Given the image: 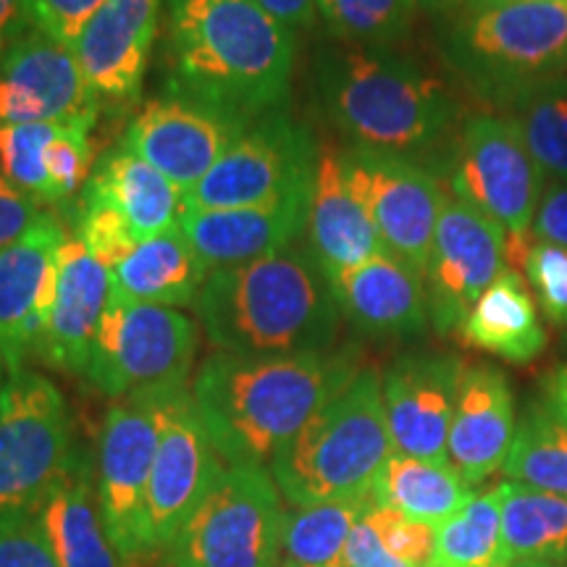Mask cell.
<instances>
[{
    "instance_id": "obj_1",
    "label": "cell",
    "mask_w": 567,
    "mask_h": 567,
    "mask_svg": "<svg viewBox=\"0 0 567 567\" xmlns=\"http://www.w3.org/2000/svg\"><path fill=\"white\" fill-rule=\"evenodd\" d=\"M163 19L166 92L247 122L287 109L300 42L258 0H163Z\"/></svg>"
},
{
    "instance_id": "obj_2",
    "label": "cell",
    "mask_w": 567,
    "mask_h": 567,
    "mask_svg": "<svg viewBox=\"0 0 567 567\" xmlns=\"http://www.w3.org/2000/svg\"><path fill=\"white\" fill-rule=\"evenodd\" d=\"M358 371L352 352L292 358L210 352L189 389L218 457L226 465L266 467Z\"/></svg>"
},
{
    "instance_id": "obj_3",
    "label": "cell",
    "mask_w": 567,
    "mask_h": 567,
    "mask_svg": "<svg viewBox=\"0 0 567 567\" xmlns=\"http://www.w3.org/2000/svg\"><path fill=\"white\" fill-rule=\"evenodd\" d=\"M321 111L360 151L421 163L460 134L457 97L439 76L392 48L323 45L313 59Z\"/></svg>"
},
{
    "instance_id": "obj_4",
    "label": "cell",
    "mask_w": 567,
    "mask_h": 567,
    "mask_svg": "<svg viewBox=\"0 0 567 567\" xmlns=\"http://www.w3.org/2000/svg\"><path fill=\"white\" fill-rule=\"evenodd\" d=\"M193 308L213 350L245 358L329 352L342 321L326 274L295 247L210 271Z\"/></svg>"
},
{
    "instance_id": "obj_5",
    "label": "cell",
    "mask_w": 567,
    "mask_h": 567,
    "mask_svg": "<svg viewBox=\"0 0 567 567\" xmlns=\"http://www.w3.org/2000/svg\"><path fill=\"white\" fill-rule=\"evenodd\" d=\"M439 45L473 95L517 109L547 84L567 80V0L465 6Z\"/></svg>"
},
{
    "instance_id": "obj_6",
    "label": "cell",
    "mask_w": 567,
    "mask_h": 567,
    "mask_svg": "<svg viewBox=\"0 0 567 567\" xmlns=\"http://www.w3.org/2000/svg\"><path fill=\"white\" fill-rule=\"evenodd\" d=\"M394 455L381 373L360 368L318 413L284 444L268 471L287 505L373 496L379 473Z\"/></svg>"
},
{
    "instance_id": "obj_7",
    "label": "cell",
    "mask_w": 567,
    "mask_h": 567,
    "mask_svg": "<svg viewBox=\"0 0 567 567\" xmlns=\"http://www.w3.org/2000/svg\"><path fill=\"white\" fill-rule=\"evenodd\" d=\"M284 507L268 467L224 465L163 549L166 567H276Z\"/></svg>"
},
{
    "instance_id": "obj_8",
    "label": "cell",
    "mask_w": 567,
    "mask_h": 567,
    "mask_svg": "<svg viewBox=\"0 0 567 567\" xmlns=\"http://www.w3.org/2000/svg\"><path fill=\"white\" fill-rule=\"evenodd\" d=\"M74 450L61 389L27 365L11 371L0 394V520L38 515Z\"/></svg>"
},
{
    "instance_id": "obj_9",
    "label": "cell",
    "mask_w": 567,
    "mask_h": 567,
    "mask_svg": "<svg viewBox=\"0 0 567 567\" xmlns=\"http://www.w3.org/2000/svg\"><path fill=\"white\" fill-rule=\"evenodd\" d=\"M197 347L200 326L182 310L111 295L82 379L111 400L189 384Z\"/></svg>"
},
{
    "instance_id": "obj_10",
    "label": "cell",
    "mask_w": 567,
    "mask_h": 567,
    "mask_svg": "<svg viewBox=\"0 0 567 567\" xmlns=\"http://www.w3.org/2000/svg\"><path fill=\"white\" fill-rule=\"evenodd\" d=\"M321 145L308 124L276 111L252 122L187 193V208H250L308 195Z\"/></svg>"
},
{
    "instance_id": "obj_11",
    "label": "cell",
    "mask_w": 567,
    "mask_h": 567,
    "mask_svg": "<svg viewBox=\"0 0 567 567\" xmlns=\"http://www.w3.org/2000/svg\"><path fill=\"white\" fill-rule=\"evenodd\" d=\"M450 189L505 226L507 234L534 229L544 172L513 116L476 113L465 118L452 153Z\"/></svg>"
},
{
    "instance_id": "obj_12",
    "label": "cell",
    "mask_w": 567,
    "mask_h": 567,
    "mask_svg": "<svg viewBox=\"0 0 567 567\" xmlns=\"http://www.w3.org/2000/svg\"><path fill=\"white\" fill-rule=\"evenodd\" d=\"M155 446V389L113 400L97 442V502L111 544L122 559L147 551V492Z\"/></svg>"
},
{
    "instance_id": "obj_13",
    "label": "cell",
    "mask_w": 567,
    "mask_h": 567,
    "mask_svg": "<svg viewBox=\"0 0 567 567\" xmlns=\"http://www.w3.org/2000/svg\"><path fill=\"white\" fill-rule=\"evenodd\" d=\"M339 161L384 250L423 274L446 200L436 174L415 161L360 147L339 151Z\"/></svg>"
},
{
    "instance_id": "obj_14",
    "label": "cell",
    "mask_w": 567,
    "mask_h": 567,
    "mask_svg": "<svg viewBox=\"0 0 567 567\" xmlns=\"http://www.w3.org/2000/svg\"><path fill=\"white\" fill-rule=\"evenodd\" d=\"M158 446L147 492V551L166 549L221 467L189 384L155 389Z\"/></svg>"
},
{
    "instance_id": "obj_15",
    "label": "cell",
    "mask_w": 567,
    "mask_h": 567,
    "mask_svg": "<svg viewBox=\"0 0 567 567\" xmlns=\"http://www.w3.org/2000/svg\"><path fill=\"white\" fill-rule=\"evenodd\" d=\"M505 271V226L446 193L429 266L423 271L431 326L439 334H455L478 297Z\"/></svg>"
},
{
    "instance_id": "obj_16",
    "label": "cell",
    "mask_w": 567,
    "mask_h": 567,
    "mask_svg": "<svg viewBox=\"0 0 567 567\" xmlns=\"http://www.w3.org/2000/svg\"><path fill=\"white\" fill-rule=\"evenodd\" d=\"M250 124L237 113L166 92L134 111L122 145L166 174L187 195Z\"/></svg>"
},
{
    "instance_id": "obj_17",
    "label": "cell",
    "mask_w": 567,
    "mask_h": 567,
    "mask_svg": "<svg viewBox=\"0 0 567 567\" xmlns=\"http://www.w3.org/2000/svg\"><path fill=\"white\" fill-rule=\"evenodd\" d=\"M101 109L71 48L27 30L0 51V130L71 124L95 130Z\"/></svg>"
},
{
    "instance_id": "obj_18",
    "label": "cell",
    "mask_w": 567,
    "mask_h": 567,
    "mask_svg": "<svg viewBox=\"0 0 567 567\" xmlns=\"http://www.w3.org/2000/svg\"><path fill=\"white\" fill-rule=\"evenodd\" d=\"M163 0H109L74 42L101 116H124L140 103L161 32Z\"/></svg>"
},
{
    "instance_id": "obj_19",
    "label": "cell",
    "mask_w": 567,
    "mask_h": 567,
    "mask_svg": "<svg viewBox=\"0 0 567 567\" xmlns=\"http://www.w3.org/2000/svg\"><path fill=\"white\" fill-rule=\"evenodd\" d=\"M463 371L465 363L457 354L410 352L400 354L381 373L389 436L396 455L446 460Z\"/></svg>"
},
{
    "instance_id": "obj_20",
    "label": "cell",
    "mask_w": 567,
    "mask_h": 567,
    "mask_svg": "<svg viewBox=\"0 0 567 567\" xmlns=\"http://www.w3.org/2000/svg\"><path fill=\"white\" fill-rule=\"evenodd\" d=\"M66 237V226L48 210L30 231L0 250V354L9 373L27 365L45 334Z\"/></svg>"
},
{
    "instance_id": "obj_21",
    "label": "cell",
    "mask_w": 567,
    "mask_h": 567,
    "mask_svg": "<svg viewBox=\"0 0 567 567\" xmlns=\"http://www.w3.org/2000/svg\"><path fill=\"white\" fill-rule=\"evenodd\" d=\"M308 205L310 193L250 208H187L179 226L205 268L218 271L295 247L305 237Z\"/></svg>"
},
{
    "instance_id": "obj_22",
    "label": "cell",
    "mask_w": 567,
    "mask_h": 567,
    "mask_svg": "<svg viewBox=\"0 0 567 567\" xmlns=\"http://www.w3.org/2000/svg\"><path fill=\"white\" fill-rule=\"evenodd\" d=\"M329 287L342 318L371 339H413L431 323L423 274L392 252L329 276Z\"/></svg>"
},
{
    "instance_id": "obj_23",
    "label": "cell",
    "mask_w": 567,
    "mask_h": 567,
    "mask_svg": "<svg viewBox=\"0 0 567 567\" xmlns=\"http://www.w3.org/2000/svg\"><path fill=\"white\" fill-rule=\"evenodd\" d=\"M111 300V268L95 260L69 231L59 252L55 292L38 358L55 371L84 375L92 342Z\"/></svg>"
},
{
    "instance_id": "obj_24",
    "label": "cell",
    "mask_w": 567,
    "mask_h": 567,
    "mask_svg": "<svg viewBox=\"0 0 567 567\" xmlns=\"http://www.w3.org/2000/svg\"><path fill=\"white\" fill-rule=\"evenodd\" d=\"M515 431V396L507 375L488 363L465 365L446 460L467 486H476L505 467Z\"/></svg>"
},
{
    "instance_id": "obj_25",
    "label": "cell",
    "mask_w": 567,
    "mask_h": 567,
    "mask_svg": "<svg viewBox=\"0 0 567 567\" xmlns=\"http://www.w3.org/2000/svg\"><path fill=\"white\" fill-rule=\"evenodd\" d=\"M305 243H308L305 250L326 274V279L365 264L373 255L386 252L371 218L344 179L337 147H321L313 189H310Z\"/></svg>"
},
{
    "instance_id": "obj_26",
    "label": "cell",
    "mask_w": 567,
    "mask_h": 567,
    "mask_svg": "<svg viewBox=\"0 0 567 567\" xmlns=\"http://www.w3.org/2000/svg\"><path fill=\"white\" fill-rule=\"evenodd\" d=\"M38 517L61 567H122L97 502V465L82 446L74 450Z\"/></svg>"
},
{
    "instance_id": "obj_27",
    "label": "cell",
    "mask_w": 567,
    "mask_h": 567,
    "mask_svg": "<svg viewBox=\"0 0 567 567\" xmlns=\"http://www.w3.org/2000/svg\"><path fill=\"white\" fill-rule=\"evenodd\" d=\"M208 274L179 226L142 239L111 271V295L124 302L193 308Z\"/></svg>"
},
{
    "instance_id": "obj_28",
    "label": "cell",
    "mask_w": 567,
    "mask_h": 567,
    "mask_svg": "<svg viewBox=\"0 0 567 567\" xmlns=\"http://www.w3.org/2000/svg\"><path fill=\"white\" fill-rule=\"evenodd\" d=\"M87 184L122 210L140 243L179 229L187 210L184 189L124 145L111 147L95 161Z\"/></svg>"
},
{
    "instance_id": "obj_29",
    "label": "cell",
    "mask_w": 567,
    "mask_h": 567,
    "mask_svg": "<svg viewBox=\"0 0 567 567\" xmlns=\"http://www.w3.org/2000/svg\"><path fill=\"white\" fill-rule=\"evenodd\" d=\"M457 334L465 344L515 365L534 363L547 347V329L538 318L534 297L513 268L478 297Z\"/></svg>"
},
{
    "instance_id": "obj_30",
    "label": "cell",
    "mask_w": 567,
    "mask_h": 567,
    "mask_svg": "<svg viewBox=\"0 0 567 567\" xmlns=\"http://www.w3.org/2000/svg\"><path fill=\"white\" fill-rule=\"evenodd\" d=\"M473 496V486L446 460L394 455L386 460L373 486L375 505L392 507L417 523L439 528L460 513Z\"/></svg>"
},
{
    "instance_id": "obj_31",
    "label": "cell",
    "mask_w": 567,
    "mask_h": 567,
    "mask_svg": "<svg viewBox=\"0 0 567 567\" xmlns=\"http://www.w3.org/2000/svg\"><path fill=\"white\" fill-rule=\"evenodd\" d=\"M373 505V496L305 507L287 505L276 567H344V549L352 528Z\"/></svg>"
},
{
    "instance_id": "obj_32",
    "label": "cell",
    "mask_w": 567,
    "mask_h": 567,
    "mask_svg": "<svg viewBox=\"0 0 567 567\" xmlns=\"http://www.w3.org/2000/svg\"><path fill=\"white\" fill-rule=\"evenodd\" d=\"M499 494L507 563L542 557L567 565V496L538 492L515 481L499 484Z\"/></svg>"
},
{
    "instance_id": "obj_33",
    "label": "cell",
    "mask_w": 567,
    "mask_h": 567,
    "mask_svg": "<svg viewBox=\"0 0 567 567\" xmlns=\"http://www.w3.org/2000/svg\"><path fill=\"white\" fill-rule=\"evenodd\" d=\"M434 559L444 567H507L502 542L499 486L473 494L471 502L436 528Z\"/></svg>"
},
{
    "instance_id": "obj_34",
    "label": "cell",
    "mask_w": 567,
    "mask_h": 567,
    "mask_svg": "<svg viewBox=\"0 0 567 567\" xmlns=\"http://www.w3.org/2000/svg\"><path fill=\"white\" fill-rule=\"evenodd\" d=\"M502 471L515 484L567 496V425L547 408H530L517 423Z\"/></svg>"
},
{
    "instance_id": "obj_35",
    "label": "cell",
    "mask_w": 567,
    "mask_h": 567,
    "mask_svg": "<svg viewBox=\"0 0 567 567\" xmlns=\"http://www.w3.org/2000/svg\"><path fill=\"white\" fill-rule=\"evenodd\" d=\"M415 0H316L326 32L344 45L394 48L410 38Z\"/></svg>"
},
{
    "instance_id": "obj_36",
    "label": "cell",
    "mask_w": 567,
    "mask_h": 567,
    "mask_svg": "<svg viewBox=\"0 0 567 567\" xmlns=\"http://www.w3.org/2000/svg\"><path fill=\"white\" fill-rule=\"evenodd\" d=\"M515 113L538 168L551 182H567V80L534 92Z\"/></svg>"
},
{
    "instance_id": "obj_37",
    "label": "cell",
    "mask_w": 567,
    "mask_h": 567,
    "mask_svg": "<svg viewBox=\"0 0 567 567\" xmlns=\"http://www.w3.org/2000/svg\"><path fill=\"white\" fill-rule=\"evenodd\" d=\"M71 234L87 247L92 258L101 260L111 271L140 245V239L134 237L132 226L126 224L122 210L105 200L90 184H84L80 203H76L74 231Z\"/></svg>"
},
{
    "instance_id": "obj_38",
    "label": "cell",
    "mask_w": 567,
    "mask_h": 567,
    "mask_svg": "<svg viewBox=\"0 0 567 567\" xmlns=\"http://www.w3.org/2000/svg\"><path fill=\"white\" fill-rule=\"evenodd\" d=\"M90 126L63 124L42 151V172L48 182V208H63L82 195L95 168Z\"/></svg>"
},
{
    "instance_id": "obj_39",
    "label": "cell",
    "mask_w": 567,
    "mask_h": 567,
    "mask_svg": "<svg viewBox=\"0 0 567 567\" xmlns=\"http://www.w3.org/2000/svg\"><path fill=\"white\" fill-rule=\"evenodd\" d=\"M520 268L534 287L544 316L551 323L567 326V247L538 239L534 234Z\"/></svg>"
},
{
    "instance_id": "obj_40",
    "label": "cell",
    "mask_w": 567,
    "mask_h": 567,
    "mask_svg": "<svg viewBox=\"0 0 567 567\" xmlns=\"http://www.w3.org/2000/svg\"><path fill=\"white\" fill-rule=\"evenodd\" d=\"M371 520L379 530L381 542L392 551L396 559L410 567H425L434 559L436 549V528L417 523L413 517L396 513L392 507H371Z\"/></svg>"
},
{
    "instance_id": "obj_41",
    "label": "cell",
    "mask_w": 567,
    "mask_h": 567,
    "mask_svg": "<svg viewBox=\"0 0 567 567\" xmlns=\"http://www.w3.org/2000/svg\"><path fill=\"white\" fill-rule=\"evenodd\" d=\"M0 567H61L38 515L0 520Z\"/></svg>"
},
{
    "instance_id": "obj_42",
    "label": "cell",
    "mask_w": 567,
    "mask_h": 567,
    "mask_svg": "<svg viewBox=\"0 0 567 567\" xmlns=\"http://www.w3.org/2000/svg\"><path fill=\"white\" fill-rule=\"evenodd\" d=\"M109 0H30V24L48 38L74 48L90 19Z\"/></svg>"
},
{
    "instance_id": "obj_43",
    "label": "cell",
    "mask_w": 567,
    "mask_h": 567,
    "mask_svg": "<svg viewBox=\"0 0 567 567\" xmlns=\"http://www.w3.org/2000/svg\"><path fill=\"white\" fill-rule=\"evenodd\" d=\"M45 213L48 208L34 203L30 195L21 193L0 174V250L17 243L21 234L30 231Z\"/></svg>"
},
{
    "instance_id": "obj_44",
    "label": "cell",
    "mask_w": 567,
    "mask_h": 567,
    "mask_svg": "<svg viewBox=\"0 0 567 567\" xmlns=\"http://www.w3.org/2000/svg\"><path fill=\"white\" fill-rule=\"evenodd\" d=\"M371 513V509H368ZM360 517L358 526L352 528L350 542L344 549V567H410L396 559L386 544L381 542L379 530H375L371 515Z\"/></svg>"
},
{
    "instance_id": "obj_45",
    "label": "cell",
    "mask_w": 567,
    "mask_h": 567,
    "mask_svg": "<svg viewBox=\"0 0 567 567\" xmlns=\"http://www.w3.org/2000/svg\"><path fill=\"white\" fill-rule=\"evenodd\" d=\"M534 234L538 239L567 247V182H549L544 187L534 218Z\"/></svg>"
},
{
    "instance_id": "obj_46",
    "label": "cell",
    "mask_w": 567,
    "mask_h": 567,
    "mask_svg": "<svg viewBox=\"0 0 567 567\" xmlns=\"http://www.w3.org/2000/svg\"><path fill=\"white\" fill-rule=\"evenodd\" d=\"M258 3L284 24L292 27L295 32L308 30L318 21L316 0H258Z\"/></svg>"
},
{
    "instance_id": "obj_47",
    "label": "cell",
    "mask_w": 567,
    "mask_h": 567,
    "mask_svg": "<svg viewBox=\"0 0 567 567\" xmlns=\"http://www.w3.org/2000/svg\"><path fill=\"white\" fill-rule=\"evenodd\" d=\"M27 30H32L30 0H0V51Z\"/></svg>"
},
{
    "instance_id": "obj_48",
    "label": "cell",
    "mask_w": 567,
    "mask_h": 567,
    "mask_svg": "<svg viewBox=\"0 0 567 567\" xmlns=\"http://www.w3.org/2000/svg\"><path fill=\"white\" fill-rule=\"evenodd\" d=\"M547 410L567 425V365H559L547 381Z\"/></svg>"
},
{
    "instance_id": "obj_49",
    "label": "cell",
    "mask_w": 567,
    "mask_h": 567,
    "mask_svg": "<svg viewBox=\"0 0 567 567\" xmlns=\"http://www.w3.org/2000/svg\"><path fill=\"white\" fill-rule=\"evenodd\" d=\"M417 9L425 13H455L460 9H465L471 0H415Z\"/></svg>"
},
{
    "instance_id": "obj_50",
    "label": "cell",
    "mask_w": 567,
    "mask_h": 567,
    "mask_svg": "<svg viewBox=\"0 0 567 567\" xmlns=\"http://www.w3.org/2000/svg\"><path fill=\"white\" fill-rule=\"evenodd\" d=\"M507 567H567L563 563H555V559H542V557H520L513 559Z\"/></svg>"
},
{
    "instance_id": "obj_51",
    "label": "cell",
    "mask_w": 567,
    "mask_h": 567,
    "mask_svg": "<svg viewBox=\"0 0 567 567\" xmlns=\"http://www.w3.org/2000/svg\"><path fill=\"white\" fill-rule=\"evenodd\" d=\"M496 3H536V0H471L467 6H496Z\"/></svg>"
},
{
    "instance_id": "obj_52",
    "label": "cell",
    "mask_w": 567,
    "mask_h": 567,
    "mask_svg": "<svg viewBox=\"0 0 567 567\" xmlns=\"http://www.w3.org/2000/svg\"><path fill=\"white\" fill-rule=\"evenodd\" d=\"M6 379H9V368H6V363H3V354H0V394H3Z\"/></svg>"
},
{
    "instance_id": "obj_53",
    "label": "cell",
    "mask_w": 567,
    "mask_h": 567,
    "mask_svg": "<svg viewBox=\"0 0 567 567\" xmlns=\"http://www.w3.org/2000/svg\"><path fill=\"white\" fill-rule=\"evenodd\" d=\"M425 567H444V565H442V563H436V559H431V563L425 565Z\"/></svg>"
}]
</instances>
